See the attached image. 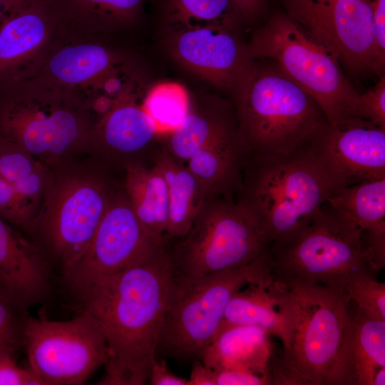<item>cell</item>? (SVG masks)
<instances>
[{"label": "cell", "instance_id": "6da1fadb", "mask_svg": "<svg viewBox=\"0 0 385 385\" xmlns=\"http://www.w3.org/2000/svg\"><path fill=\"white\" fill-rule=\"evenodd\" d=\"M175 275L165 245L143 263L110 276L79 297L82 312L106 341V385H142L148 380Z\"/></svg>", "mask_w": 385, "mask_h": 385}, {"label": "cell", "instance_id": "7a4b0ae2", "mask_svg": "<svg viewBox=\"0 0 385 385\" xmlns=\"http://www.w3.org/2000/svg\"><path fill=\"white\" fill-rule=\"evenodd\" d=\"M312 143L285 155H247L236 202L259 225L270 255L295 241L339 188Z\"/></svg>", "mask_w": 385, "mask_h": 385}, {"label": "cell", "instance_id": "3957f363", "mask_svg": "<svg viewBox=\"0 0 385 385\" xmlns=\"http://www.w3.org/2000/svg\"><path fill=\"white\" fill-rule=\"evenodd\" d=\"M282 284L294 324L287 346L270 361L273 384L351 385L349 297L320 284Z\"/></svg>", "mask_w": 385, "mask_h": 385}, {"label": "cell", "instance_id": "277c9868", "mask_svg": "<svg viewBox=\"0 0 385 385\" xmlns=\"http://www.w3.org/2000/svg\"><path fill=\"white\" fill-rule=\"evenodd\" d=\"M95 123L80 98L38 77L0 83V140L46 165L93 145Z\"/></svg>", "mask_w": 385, "mask_h": 385}, {"label": "cell", "instance_id": "5b68a950", "mask_svg": "<svg viewBox=\"0 0 385 385\" xmlns=\"http://www.w3.org/2000/svg\"><path fill=\"white\" fill-rule=\"evenodd\" d=\"M248 154L285 155L329 124L319 103L273 62L255 66L234 97Z\"/></svg>", "mask_w": 385, "mask_h": 385}, {"label": "cell", "instance_id": "8992f818", "mask_svg": "<svg viewBox=\"0 0 385 385\" xmlns=\"http://www.w3.org/2000/svg\"><path fill=\"white\" fill-rule=\"evenodd\" d=\"M270 255L236 268L208 274L175 275L157 354L199 357L219 331L232 295L245 285L272 277Z\"/></svg>", "mask_w": 385, "mask_h": 385}, {"label": "cell", "instance_id": "52a82bcc", "mask_svg": "<svg viewBox=\"0 0 385 385\" xmlns=\"http://www.w3.org/2000/svg\"><path fill=\"white\" fill-rule=\"evenodd\" d=\"M251 57L267 58L321 106L331 125L354 117L360 93L338 59L283 13L272 14L253 34Z\"/></svg>", "mask_w": 385, "mask_h": 385}, {"label": "cell", "instance_id": "ba28073f", "mask_svg": "<svg viewBox=\"0 0 385 385\" xmlns=\"http://www.w3.org/2000/svg\"><path fill=\"white\" fill-rule=\"evenodd\" d=\"M270 257L275 280L320 284L346 294L356 279L375 274L363 231L327 202L295 241Z\"/></svg>", "mask_w": 385, "mask_h": 385}, {"label": "cell", "instance_id": "9c48e42d", "mask_svg": "<svg viewBox=\"0 0 385 385\" xmlns=\"http://www.w3.org/2000/svg\"><path fill=\"white\" fill-rule=\"evenodd\" d=\"M170 250L175 271L198 276L245 266L270 254L255 220L237 202L206 197L187 232Z\"/></svg>", "mask_w": 385, "mask_h": 385}, {"label": "cell", "instance_id": "30bf717a", "mask_svg": "<svg viewBox=\"0 0 385 385\" xmlns=\"http://www.w3.org/2000/svg\"><path fill=\"white\" fill-rule=\"evenodd\" d=\"M166 134L163 148L198 180L207 196L227 197L238 191L248 150L236 114L190 108L182 124Z\"/></svg>", "mask_w": 385, "mask_h": 385}, {"label": "cell", "instance_id": "8fae6325", "mask_svg": "<svg viewBox=\"0 0 385 385\" xmlns=\"http://www.w3.org/2000/svg\"><path fill=\"white\" fill-rule=\"evenodd\" d=\"M24 347L28 369L43 385L83 384L107 359L103 335L83 312L67 321L26 314Z\"/></svg>", "mask_w": 385, "mask_h": 385}, {"label": "cell", "instance_id": "7c38bea8", "mask_svg": "<svg viewBox=\"0 0 385 385\" xmlns=\"http://www.w3.org/2000/svg\"><path fill=\"white\" fill-rule=\"evenodd\" d=\"M103 183L93 178L53 179L32 228L65 274L89 245L111 200Z\"/></svg>", "mask_w": 385, "mask_h": 385}, {"label": "cell", "instance_id": "4fadbf2b", "mask_svg": "<svg viewBox=\"0 0 385 385\" xmlns=\"http://www.w3.org/2000/svg\"><path fill=\"white\" fill-rule=\"evenodd\" d=\"M132 210L125 194L111 197L87 249L63 274L79 297L101 280L140 265L160 250Z\"/></svg>", "mask_w": 385, "mask_h": 385}, {"label": "cell", "instance_id": "5bb4252c", "mask_svg": "<svg viewBox=\"0 0 385 385\" xmlns=\"http://www.w3.org/2000/svg\"><path fill=\"white\" fill-rule=\"evenodd\" d=\"M285 14L354 74H379L369 0H281Z\"/></svg>", "mask_w": 385, "mask_h": 385}, {"label": "cell", "instance_id": "9a60e30c", "mask_svg": "<svg viewBox=\"0 0 385 385\" xmlns=\"http://www.w3.org/2000/svg\"><path fill=\"white\" fill-rule=\"evenodd\" d=\"M66 27L53 0H21L0 27V83L36 77Z\"/></svg>", "mask_w": 385, "mask_h": 385}, {"label": "cell", "instance_id": "2e32d148", "mask_svg": "<svg viewBox=\"0 0 385 385\" xmlns=\"http://www.w3.org/2000/svg\"><path fill=\"white\" fill-rule=\"evenodd\" d=\"M101 37L66 26L36 77L73 93L90 110L106 81L128 64Z\"/></svg>", "mask_w": 385, "mask_h": 385}, {"label": "cell", "instance_id": "e0dca14e", "mask_svg": "<svg viewBox=\"0 0 385 385\" xmlns=\"http://www.w3.org/2000/svg\"><path fill=\"white\" fill-rule=\"evenodd\" d=\"M172 55L186 69L235 97L255 62L235 28L199 27L170 31Z\"/></svg>", "mask_w": 385, "mask_h": 385}, {"label": "cell", "instance_id": "ac0fdd59", "mask_svg": "<svg viewBox=\"0 0 385 385\" xmlns=\"http://www.w3.org/2000/svg\"><path fill=\"white\" fill-rule=\"evenodd\" d=\"M312 144L339 188L385 178V129L368 120L328 124Z\"/></svg>", "mask_w": 385, "mask_h": 385}, {"label": "cell", "instance_id": "d6986e66", "mask_svg": "<svg viewBox=\"0 0 385 385\" xmlns=\"http://www.w3.org/2000/svg\"><path fill=\"white\" fill-rule=\"evenodd\" d=\"M51 279L42 251L0 217V293L26 311L48 299Z\"/></svg>", "mask_w": 385, "mask_h": 385}, {"label": "cell", "instance_id": "ffe728a7", "mask_svg": "<svg viewBox=\"0 0 385 385\" xmlns=\"http://www.w3.org/2000/svg\"><path fill=\"white\" fill-rule=\"evenodd\" d=\"M137 75L132 71L114 97L108 112L96 123L93 145L120 155H132L145 150L155 139L156 126L138 103Z\"/></svg>", "mask_w": 385, "mask_h": 385}, {"label": "cell", "instance_id": "44dd1931", "mask_svg": "<svg viewBox=\"0 0 385 385\" xmlns=\"http://www.w3.org/2000/svg\"><path fill=\"white\" fill-rule=\"evenodd\" d=\"M294 324V312L287 287L272 277L247 284L229 301L222 324L260 327L287 346Z\"/></svg>", "mask_w": 385, "mask_h": 385}, {"label": "cell", "instance_id": "7402d4cb", "mask_svg": "<svg viewBox=\"0 0 385 385\" xmlns=\"http://www.w3.org/2000/svg\"><path fill=\"white\" fill-rule=\"evenodd\" d=\"M271 337L265 329L257 326L222 324L198 358L216 370L270 374L269 366L275 353Z\"/></svg>", "mask_w": 385, "mask_h": 385}, {"label": "cell", "instance_id": "603a6c76", "mask_svg": "<svg viewBox=\"0 0 385 385\" xmlns=\"http://www.w3.org/2000/svg\"><path fill=\"white\" fill-rule=\"evenodd\" d=\"M125 195L137 219L153 238H167L169 198L165 179L153 165L148 168L140 164L126 168Z\"/></svg>", "mask_w": 385, "mask_h": 385}, {"label": "cell", "instance_id": "cb8c5ba5", "mask_svg": "<svg viewBox=\"0 0 385 385\" xmlns=\"http://www.w3.org/2000/svg\"><path fill=\"white\" fill-rule=\"evenodd\" d=\"M168 190L169 215L166 237L180 238L188 230L207 195L198 180L163 148L154 156Z\"/></svg>", "mask_w": 385, "mask_h": 385}, {"label": "cell", "instance_id": "d4e9b609", "mask_svg": "<svg viewBox=\"0 0 385 385\" xmlns=\"http://www.w3.org/2000/svg\"><path fill=\"white\" fill-rule=\"evenodd\" d=\"M68 28L103 35L128 27L139 18L146 0H53Z\"/></svg>", "mask_w": 385, "mask_h": 385}, {"label": "cell", "instance_id": "484cf974", "mask_svg": "<svg viewBox=\"0 0 385 385\" xmlns=\"http://www.w3.org/2000/svg\"><path fill=\"white\" fill-rule=\"evenodd\" d=\"M327 202L363 232L385 238V178L339 188Z\"/></svg>", "mask_w": 385, "mask_h": 385}, {"label": "cell", "instance_id": "4316f807", "mask_svg": "<svg viewBox=\"0 0 385 385\" xmlns=\"http://www.w3.org/2000/svg\"><path fill=\"white\" fill-rule=\"evenodd\" d=\"M385 367V321L356 307L351 341V385H373L376 372Z\"/></svg>", "mask_w": 385, "mask_h": 385}, {"label": "cell", "instance_id": "83f0119b", "mask_svg": "<svg viewBox=\"0 0 385 385\" xmlns=\"http://www.w3.org/2000/svg\"><path fill=\"white\" fill-rule=\"evenodd\" d=\"M0 173L34 214L53 180L47 165L21 148L1 140Z\"/></svg>", "mask_w": 385, "mask_h": 385}, {"label": "cell", "instance_id": "f1b7e54d", "mask_svg": "<svg viewBox=\"0 0 385 385\" xmlns=\"http://www.w3.org/2000/svg\"><path fill=\"white\" fill-rule=\"evenodd\" d=\"M169 31L199 27L236 28L242 20L233 0H166Z\"/></svg>", "mask_w": 385, "mask_h": 385}, {"label": "cell", "instance_id": "f546056e", "mask_svg": "<svg viewBox=\"0 0 385 385\" xmlns=\"http://www.w3.org/2000/svg\"><path fill=\"white\" fill-rule=\"evenodd\" d=\"M141 105L153 120L158 133H168L178 128L190 108L186 91L175 83L155 85L147 91Z\"/></svg>", "mask_w": 385, "mask_h": 385}, {"label": "cell", "instance_id": "4dcf8cb0", "mask_svg": "<svg viewBox=\"0 0 385 385\" xmlns=\"http://www.w3.org/2000/svg\"><path fill=\"white\" fill-rule=\"evenodd\" d=\"M347 295L368 315L385 321V283L379 282L375 274H366L356 279Z\"/></svg>", "mask_w": 385, "mask_h": 385}, {"label": "cell", "instance_id": "1f68e13d", "mask_svg": "<svg viewBox=\"0 0 385 385\" xmlns=\"http://www.w3.org/2000/svg\"><path fill=\"white\" fill-rule=\"evenodd\" d=\"M27 313L0 293V351L14 355L24 347Z\"/></svg>", "mask_w": 385, "mask_h": 385}, {"label": "cell", "instance_id": "d6a6232c", "mask_svg": "<svg viewBox=\"0 0 385 385\" xmlns=\"http://www.w3.org/2000/svg\"><path fill=\"white\" fill-rule=\"evenodd\" d=\"M0 217L19 230H31L34 221V213L1 173Z\"/></svg>", "mask_w": 385, "mask_h": 385}, {"label": "cell", "instance_id": "836d02e7", "mask_svg": "<svg viewBox=\"0 0 385 385\" xmlns=\"http://www.w3.org/2000/svg\"><path fill=\"white\" fill-rule=\"evenodd\" d=\"M354 117L368 120L385 129V78L360 94L355 108Z\"/></svg>", "mask_w": 385, "mask_h": 385}, {"label": "cell", "instance_id": "e575fe53", "mask_svg": "<svg viewBox=\"0 0 385 385\" xmlns=\"http://www.w3.org/2000/svg\"><path fill=\"white\" fill-rule=\"evenodd\" d=\"M0 385H43L29 369L19 366L14 355L0 351Z\"/></svg>", "mask_w": 385, "mask_h": 385}, {"label": "cell", "instance_id": "d590c367", "mask_svg": "<svg viewBox=\"0 0 385 385\" xmlns=\"http://www.w3.org/2000/svg\"><path fill=\"white\" fill-rule=\"evenodd\" d=\"M374 27V46L379 74L381 75L385 63V0L370 1Z\"/></svg>", "mask_w": 385, "mask_h": 385}, {"label": "cell", "instance_id": "8d00e7d4", "mask_svg": "<svg viewBox=\"0 0 385 385\" xmlns=\"http://www.w3.org/2000/svg\"><path fill=\"white\" fill-rule=\"evenodd\" d=\"M215 370V385H270L273 384L270 374H255L234 369Z\"/></svg>", "mask_w": 385, "mask_h": 385}, {"label": "cell", "instance_id": "74e56055", "mask_svg": "<svg viewBox=\"0 0 385 385\" xmlns=\"http://www.w3.org/2000/svg\"><path fill=\"white\" fill-rule=\"evenodd\" d=\"M148 380L153 385H188V379L173 374L165 360L152 362Z\"/></svg>", "mask_w": 385, "mask_h": 385}, {"label": "cell", "instance_id": "f35d334b", "mask_svg": "<svg viewBox=\"0 0 385 385\" xmlns=\"http://www.w3.org/2000/svg\"><path fill=\"white\" fill-rule=\"evenodd\" d=\"M242 19L252 22L257 20L265 11L267 0H233Z\"/></svg>", "mask_w": 385, "mask_h": 385}, {"label": "cell", "instance_id": "ab89813d", "mask_svg": "<svg viewBox=\"0 0 385 385\" xmlns=\"http://www.w3.org/2000/svg\"><path fill=\"white\" fill-rule=\"evenodd\" d=\"M188 385H215V370L201 361L195 360L188 379Z\"/></svg>", "mask_w": 385, "mask_h": 385}, {"label": "cell", "instance_id": "60d3db41", "mask_svg": "<svg viewBox=\"0 0 385 385\" xmlns=\"http://www.w3.org/2000/svg\"><path fill=\"white\" fill-rule=\"evenodd\" d=\"M21 0H0V27Z\"/></svg>", "mask_w": 385, "mask_h": 385}, {"label": "cell", "instance_id": "b9f144b4", "mask_svg": "<svg viewBox=\"0 0 385 385\" xmlns=\"http://www.w3.org/2000/svg\"><path fill=\"white\" fill-rule=\"evenodd\" d=\"M385 384V367L379 369L375 374L373 380V385Z\"/></svg>", "mask_w": 385, "mask_h": 385}]
</instances>
